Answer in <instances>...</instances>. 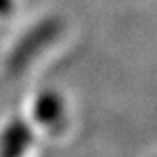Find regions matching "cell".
<instances>
[{"mask_svg":"<svg viewBox=\"0 0 157 157\" xmlns=\"http://www.w3.org/2000/svg\"><path fill=\"white\" fill-rule=\"evenodd\" d=\"M62 114V104L55 94H44L35 102V117L45 125H54Z\"/></svg>","mask_w":157,"mask_h":157,"instance_id":"cell-1","label":"cell"},{"mask_svg":"<svg viewBox=\"0 0 157 157\" xmlns=\"http://www.w3.org/2000/svg\"><path fill=\"white\" fill-rule=\"evenodd\" d=\"M9 9H12V0H0V13H9V12H12V10H9Z\"/></svg>","mask_w":157,"mask_h":157,"instance_id":"cell-2","label":"cell"}]
</instances>
